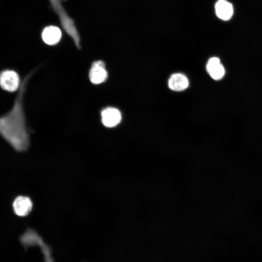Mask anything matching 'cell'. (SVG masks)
I'll use <instances>...</instances> for the list:
<instances>
[{
	"instance_id": "cell-1",
	"label": "cell",
	"mask_w": 262,
	"mask_h": 262,
	"mask_svg": "<svg viewBox=\"0 0 262 262\" xmlns=\"http://www.w3.org/2000/svg\"><path fill=\"white\" fill-rule=\"evenodd\" d=\"M33 71L22 80L11 109L0 116V135L16 150L24 151L30 145L23 107V96Z\"/></svg>"
},
{
	"instance_id": "cell-2",
	"label": "cell",
	"mask_w": 262,
	"mask_h": 262,
	"mask_svg": "<svg viewBox=\"0 0 262 262\" xmlns=\"http://www.w3.org/2000/svg\"><path fill=\"white\" fill-rule=\"evenodd\" d=\"M51 5L59 16L61 23L67 33L72 38L76 47L81 48L80 37L74 25V21L68 15L62 6L61 1L64 0H49Z\"/></svg>"
},
{
	"instance_id": "cell-3",
	"label": "cell",
	"mask_w": 262,
	"mask_h": 262,
	"mask_svg": "<svg viewBox=\"0 0 262 262\" xmlns=\"http://www.w3.org/2000/svg\"><path fill=\"white\" fill-rule=\"evenodd\" d=\"M20 82L18 73L14 70H5L0 73V86L8 92L18 90Z\"/></svg>"
},
{
	"instance_id": "cell-4",
	"label": "cell",
	"mask_w": 262,
	"mask_h": 262,
	"mask_svg": "<svg viewBox=\"0 0 262 262\" xmlns=\"http://www.w3.org/2000/svg\"><path fill=\"white\" fill-rule=\"evenodd\" d=\"M107 77L108 73L103 61L97 60L92 63L89 73V78L92 83L100 84L104 82Z\"/></svg>"
},
{
	"instance_id": "cell-5",
	"label": "cell",
	"mask_w": 262,
	"mask_h": 262,
	"mask_svg": "<svg viewBox=\"0 0 262 262\" xmlns=\"http://www.w3.org/2000/svg\"><path fill=\"white\" fill-rule=\"evenodd\" d=\"M122 115L120 111L113 107L104 108L101 112V120L102 124L108 128H113L121 121Z\"/></svg>"
},
{
	"instance_id": "cell-6",
	"label": "cell",
	"mask_w": 262,
	"mask_h": 262,
	"mask_svg": "<svg viewBox=\"0 0 262 262\" xmlns=\"http://www.w3.org/2000/svg\"><path fill=\"white\" fill-rule=\"evenodd\" d=\"M15 213L19 216L28 215L33 208V203L31 199L25 196H19L14 200L13 204Z\"/></svg>"
},
{
	"instance_id": "cell-7",
	"label": "cell",
	"mask_w": 262,
	"mask_h": 262,
	"mask_svg": "<svg viewBox=\"0 0 262 262\" xmlns=\"http://www.w3.org/2000/svg\"><path fill=\"white\" fill-rule=\"evenodd\" d=\"M62 33L60 29L55 26L45 27L42 33V38L44 43L49 45H54L58 43L61 38Z\"/></svg>"
},
{
	"instance_id": "cell-8",
	"label": "cell",
	"mask_w": 262,
	"mask_h": 262,
	"mask_svg": "<svg viewBox=\"0 0 262 262\" xmlns=\"http://www.w3.org/2000/svg\"><path fill=\"white\" fill-rule=\"evenodd\" d=\"M206 70L210 76L215 80L221 79L225 74L224 66L221 64L219 59L215 57L208 60Z\"/></svg>"
},
{
	"instance_id": "cell-9",
	"label": "cell",
	"mask_w": 262,
	"mask_h": 262,
	"mask_svg": "<svg viewBox=\"0 0 262 262\" xmlns=\"http://www.w3.org/2000/svg\"><path fill=\"white\" fill-rule=\"evenodd\" d=\"M216 16L223 20H228L233 14L232 4L227 0H218L215 4Z\"/></svg>"
},
{
	"instance_id": "cell-10",
	"label": "cell",
	"mask_w": 262,
	"mask_h": 262,
	"mask_svg": "<svg viewBox=\"0 0 262 262\" xmlns=\"http://www.w3.org/2000/svg\"><path fill=\"white\" fill-rule=\"evenodd\" d=\"M168 85L173 91H181L188 87L189 81L184 74L180 73H174L170 77Z\"/></svg>"
}]
</instances>
